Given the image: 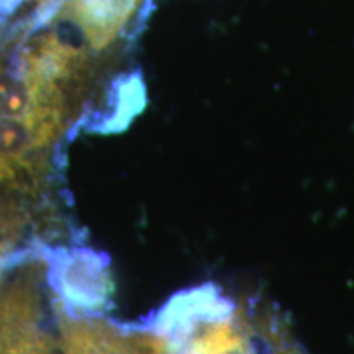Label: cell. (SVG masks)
Returning a JSON list of instances; mask_svg holds the SVG:
<instances>
[{
  "mask_svg": "<svg viewBox=\"0 0 354 354\" xmlns=\"http://www.w3.org/2000/svg\"><path fill=\"white\" fill-rule=\"evenodd\" d=\"M46 282L56 312L71 318H100L113 307L110 258L88 246H46Z\"/></svg>",
  "mask_w": 354,
  "mask_h": 354,
  "instance_id": "obj_1",
  "label": "cell"
},
{
  "mask_svg": "<svg viewBox=\"0 0 354 354\" xmlns=\"http://www.w3.org/2000/svg\"><path fill=\"white\" fill-rule=\"evenodd\" d=\"M61 118H0V187H37L50 176V151L61 133Z\"/></svg>",
  "mask_w": 354,
  "mask_h": 354,
  "instance_id": "obj_2",
  "label": "cell"
},
{
  "mask_svg": "<svg viewBox=\"0 0 354 354\" xmlns=\"http://www.w3.org/2000/svg\"><path fill=\"white\" fill-rule=\"evenodd\" d=\"M0 118L66 120L64 82L21 53L15 63H0Z\"/></svg>",
  "mask_w": 354,
  "mask_h": 354,
  "instance_id": "obj_3",
  "label": "cell"
},
{
  "mask_svg": "<svg viewBox=\"0 0 354 354\" xmlns=\"http://www.w3.org/2000/svg\"><path fill=\"white\" fill-rule=\"evenodd\" d=\"M59 354H174L169 343L145 328L117 326L102 318H71L56 312Z\"/></svg>",
  "mask_w": 354,
  "mask_h": 354,
  "instance_id": "obj_4",
  "label": "cell"
},
{
  "mask_svg": "<svg viewBox=\"0 0 354 354\" xmlns=\"http://www.w3.org/2000/svg\"><path fill=\"white\" fill-rule=\"evenodd\" d=\"M0 354H59L41 326L37 282L21 277L0 292Z\"/></svg>",
  "mask_w": 354,
  "mask_h": 354,
  "instance_id": "obj_5",
  "label": "cell"
},
{
  "mask_svg": "<svg viewBox=\"0 0 354 354\" xmlns=\"http://www.w3.org/2000/svg\"><path fill=\"white\" fill-rule=\"evenodd\" d=\"M236 305L218 286L207 282L177 292L154 313L148 325L141 328L165 338L174 353V349L202 323L232 312Z\"/></svg>",
  "mask_w": 354,
  "mask_h": 354,
  "instance_id": "obj_6",
  "label": "cell"
},
{
  "mask_svg": "<svg viewBox=\"0 0 354 354\" xmlns=\"http://www.w3.org/2000/svg\"><path fill=\"white\" fill-rule=\"evenodd\" d=\"M264 354H307L305 349L295 342L294 336L287 330L286 322L279 320L269 335Z\"/></svg>",
  "mask_w": 354,
  "mask_h": 354,
  "instance_id": "obj_7",
  "label": "cell"
}]
</instances>
